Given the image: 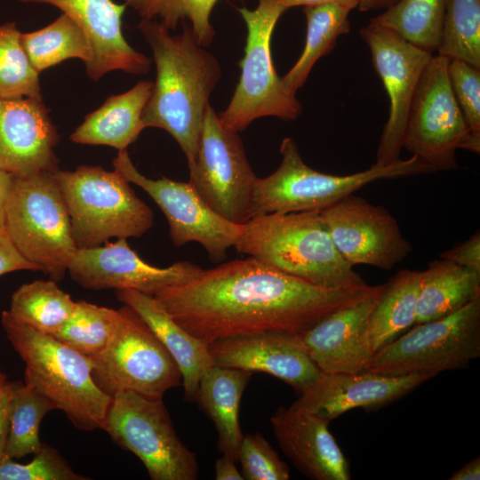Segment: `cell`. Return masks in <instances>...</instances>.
<instances>
[{"mask_svg": "<svg viewBox=\"0 0 480 480\" xmlns=\"http://www.w3.org/2000/svg\"><path fill=\"white\" fill-rule=\"evenodd\" d=\"M375 286H317L248 257L204 269L154 297L188 332L210 344L262 332L300 334Z\"/></svg>", "mask_w": 480, "mask_h": 480, "instance_id": "cell-1", "label": "cell"}, {"mask_svg": "<svg viewBox=\"0 0 480 480\" xmlns=\"http://www.w3.org/2000/svg\"><path fill=\"white\" fill-rule=\"evenodd\" d=\"M138 28L152 50L156 68L142 113L143 125L169 132L189 167L196 158L210 97L221 76L220 61L198 43L187 24L178 35L156 20L141 19Z\"/></svg>", "mask_w": 480, "mask_h": 480, "instance_id": "cell-2", "label": "cell"}, {"mask_svg": "<svg viewBox=\"0 0 480 480\" xmlns=\"http://www.w3.org/2000/svg\"><path fill=\"white\" fill-rule=\"evenodd\" d=\"M234 247L317 286L366 284L338 252L320 210L252 217L242 225Z\"/></svg>", "mask_w": 480, "mask_h": 480, "instance_id": "cell-3", "label": "cell"}, {"mask_svg": "<svg viewBox=\"0 0 480 480\" xmlns=\"http://www.w3.org/2000/svg\"><path fill=\"white\" fill-rule=\"evenodd\" d=\"M5 334L25 363L24 382L51 400L82 430L103 428L112 397L92 376L89 356L2 312Z\"/></svg>", "mask_w": 480, "mask_h": 480, "instance_id": "cell-4", "label": "cell"}, {"mask_svg": "<svg viewBox=\"0 0 480 480\" xmlns=\"http://www.w3.org/2000/svg\"><path fill=\"white\" fill-rule=\"evenodd\" d=\"M53 176L77 248L96 247L113 237H140L153 226L152 210L118 171L81 165L75 171L58 169Z\"/></svg>", "mask_w": 480, "mask_h": 480, "instance_id": "cell-5", "label": "cell"}, {"mask_svg": "<svg viewBox=\"0 0 480 480\" xmlns=\"http://www.w3.org/2000/svg\"><path fill=\"white\" fill-rule=\"evenodd\" d=\"M282 160L278 168L265 178L256 179L251 218L268 213L322 210L359 188L379 180L428 173L436 170L412 155L386 166L370 168L348 175L324 173L303 161L292 138L280 145Z\"/></svg>", "mask_w": 480, "mask_h": 480, "instance_id": "cell-6", "label": "cell"}, {"mask_svg": "<svg viewBox=\"0 0 480 480\" xmlns=\"http://www.w3.org/2000/svg\"><path fill=\"white\" fill-rule=\"evenodd\" d=\"M4 231L18 252L40 271L56 282L63 278L77 247L53 172L14 176Z\"/></svg>", "mask_w": 480, "mask_h": 480, "instance_id": "cell-7", "label": "cell"}, {"mask_svg": "<svg viewBox=\"0 0 480 480\" xmlns=\"http://www.w3.org/2000/svg\"><path fill=\"white\" fill-rule=\"evenodd\" d=\"M238 12L245 22L246 42L239 81L228 107L218 114L222 125L238 133L260 117L297 119L302 106L296 94L285 89L271 54L272 35L285 10L259 1L254 10Z\"/></svg>", "mask_w": 480, "mask_h": 480, "instance_id": "cell-8", "label": "cell"}, {"mask_svg": "<svg viewBox=\"0 0 480 480\" xmlns=\"http://www.w3.org/2000/svg\"><path fill=\"white\" fill-rule=\"evenodd\" d=\"M480 356V298L444 317L415 324L377 350L364 371L400 376L463 369Z\"/></svg>", "mask_w": 480, "mask_h": 480, "instance_id": "cell-9", "label": "cell"}, {"mask_svg": "<svg viewBox=\"0 0 480 480\" xmlns=\"http://www.w3.org/2000/svg\"><path fill=\"white\" fill-rule=\"evenodd\" d=\"M119 310L117 326L107 346L91 356L92 376L112 397L131 391L148 399H162L181 384L180 371L145 321L129 306Z\"/></svg>", "mask_w": 480, "mask_h": 480, "instance_id": "cell-10", "label": "cell"}, {"mask_svg": "<svg viewBox=\"0 0 480 480\" xmlns=\"http://www.w3.org/2000/svg\"><path fill=\"white\" fill-rule=\"evenodd\" d=\"M102 429L140 460L152 480L198 478L196 456L178 436L162 399L131 391L116 393Z\"/></svg>", "mask_w": 480, "mask_h": 480, "instance_id": "cell-11", "label": "cell"}, {"mask_svg": "<svg viewBox=\"0 0 480 480\" xmlns=\"http://www.w3.org/2000/svg\"><path fill=\"white\" fill-rule=\"evenodd\" d=\"M188 169V182L216 213L237 225L251 219L257 176L238 133L222 125L211 105L203 121L196 158Z\"/></svg>", "mask_w": 480, "mask_h": 480, "instance_id": "cell-12", "label": "cell"}, {"mask_svg": "<svg viewBox=\"0 0 480 480\" xmlns=\"http://www.w3.org/2000/svg\"><path fill=\"white\" fill-rule=\"evenodd\" d=\"M449 60L434 55L424 68L409 109L403 148L436 171L458 167L456 151L466 148L468 130L453 95Z\"/></svg>", "mask_w": 480, "mask_h": 480, "instance_id": "cell-13", "label": "cell"}, {"mask_svg": "<svg viewBox=\"0 0 480 480\" xmlns=\"http://www.w3.org/2000/svg\"><path fill=\"white\" fill-rule=\"evenodd\" d=\"M113 165L130 183L141 188L157 204L166 217L170 237L176 247L196 242L213 261L225 259L228 250L237 241L242 225L216 213L189 182L165 177L147 178L134 166L127 150L118 151Z\"/></svg>", "mask_w": 480, "mask_h": 480, "instance_id": "cell-14", "label": "cell"}, {"mask_svg": "<svg viewBox=\"0 0 480 480\" xmlns=\"http://www.w3.org/2000/svg\"><path fill=\"white\" fill-rule=\"evenodd\" d=\"M372 64L389 99L388 118L376 152L375 166L400 160L411 103L433 53L421 50L393 30L369 23L360 29Z\"/></svg>", "mask_w": 480, "mask_h": 480, "instance_id": "cell-15", "label": "cell"}, {"mask_svg": "<svg viewBox=\"0 0 480 480\" xmlns=\"http://www.w3.org/2000/svg\"><path fill=\"white\" fill-rule=\"evenodd\" d=\"M320 213L335 247L352 267L390 270L412 251L390 212L363 197L348 195Z\"/></svg>", "mask_w": 480, "mask_h": 480, "instance_id": "cell-16", "label": "cell"}, {"mask_svg": "<svg viewBox=\"0 0 480 480\" xmlns=\"http://www.w3.org/2000/svg\"><path fill=\"white\" fill-rule=\"evenodd\" d=\"M203 270L189 261H178L166 268L152 266L130 247L126 238L77 248L68 267L71 278L84 288L134 290L150 296L186 284Z\"/></svg>", "mask_w": 480, "mask_h": 480, "instance_id": "cell-17", "label": "cell"}, {"mask_svg": "<svg viewBox=\"0 0 480 480\" xmlns=\"http://www.w3.org/2000/svg\"><path fill=\"white\" fill-rule=\"evenodd\" d=\"M431 374L388 376L359 372H320L292 405L331 421L345 412L362 408L378 410L408 395Z\"/></svg>", "mask_w": 480, "mask_h": 480, "instance_id": "cell-18", "label": "cell"}, {"mask_svg": "<svg viewBox=\"0 0 480 480\" xmlns=\"http://www.w3.org/2000/svg\"><path fill=\"white\" fill-rule=\"evenodd\" d=\"M384 284H378L363 299L336 310L308 330L294 335L296 343L322 372H359L372 356L367 323Z\"/></svg>", "mask_w": 480, "mask_h": 480, "instance_id": "cell-19", "label": "cell"}, {"mask_svg": "<svg viewBox=\"0 0 480 480\" xmlns=\"http://www.w3.org/2000/svg\"><path fill=\"white\" fill-rule=\"evenodd\" d=\"M25 4H48L59 8L84 33L91 48L86 73L93 81L110 71L122 70L132 75L147 73L151 60L135 51L122 32L125 4L113 0H18Z\"/></svg>", "mask_w": 480, "mask_h": 480, "instance_id": "cell-20", "label": "cell"}, {"mask_svg": "<svg viewBox=\"0 0 480 480\" xmlns=\"http://www.w3.org/2000/svg\"><path fill=\"white\" fill-rule=\"evenodd\" d=\"M59 134L42 100L0 98V169L28 176L59 169Z\"/></svg>", "mask_w": 480, "mask_h": 480, "instance_id": "cell-21", "label": "cell"}, {"mask_svg": "<svg viewBox=\"0 0 480 480\" xmlns=\"http://www.w3.org/2000/svg\"><path fill=\"white\" fill-rule=\"evenodd\" d=\"M215 365L268 373L300 394L321 372L294 335L262 332L208 344Z\"/></svg>", "mask_w": 480, "mask_h": 480, "instance_id": "cell-22", "label": "cell"}, {"mask_svg": "<svg viewBox=\"0 0 480 480\" xmlns=\"http://www.w3.org/2000/svg\"><path fill=\"white\" fill-rule=\"evenodd\" d=\"M270 423L281 450L307 477L351 478L349 462L330 432L329 421L291 404L279 407Z\"/></svg>", "mask_w": 480, "mask_h": 480, "instance_id": "cell-23", "label": "cell"}, {"mask_svg": "<svg viewBox=\"0 0 480 480\" xmlns=\"http://www.w3.org/2000/svg\"><path fill=\"white\" fill-rule=\"evenodd\" d=\"M116 294L145 321L170 353L181 373L184 397L194 401L202 376L214 365L208 344L175 322L154 296L134 290H116Z\"/></svg>", "mask_w": 480, "mask_h": 480, "instance_id": "cell-24", "label": "cell"}, {"mask_svg": "<svg viewBox=\"0 0 480 480\" xmlns=\"http://www.w3.org/2000/svg\"><path fill=\"white\" fill-rule=\"evenodd\" d=\"M152 88V82L140 81L129 91L108 97L85 116L70 140L77 144L105 145L118 151L126 150L145 129L142 113Z\"/></svg>", "mask_w": 480, "mask_h": 480, "instance_id": "cell-25", "label": "cell"}, {"mask_svg": "<svg viewBox=\"0 0 480 480\" xmlns=\"http://www.w3.org/2000/svg\"><path fill=\"white\" fill-rule=\"evenodd\" d=\"M252 372L212 365L202 376L194 401L212 420L218 433V450L237 460L243 433L239 409Z\"/></svg>", "mask_w": 480, "mask_h": 480, "instance_id": "cell-26", "label": "cell"}, {"mask_svg": "<svg viewBox=\"0 0 480 480\" xmlns=\"http://www.w3.org/2000/svg\"><path fill=\"white\" fill-rule=\"evenodd\" d=\"M415 324L449 316L480 298V274L444 259L421 271Z\"/></svg>", "mask_w": 480, "mask_h": 480, "instance_id": "cell-27", "label": "cell"}, {"mask_svg": "<svg viewBox=\"0 0 480 480\" xmlns=\"http://www.w3.org/2000/svg\"><path fill=\"white\" fill-rule=\"evenodd\" d=\"M420 277V272L405 269L386 284L367 323L372 355L414 325Z\"/></svg>", "mask_w": 480, "mask_h": 480, "instance_id": "cell-28", "label": "cell"}, {"mask_svg": "<svg viewBox=\"0 0 480 480\" xmlns=\"http://www.w3.org/2000/svg\"><path fill=\"white\" fill-rule=\"evenodd\" d=\"M351 11L336 4L304 7L307 20L304 48L295 64L281 78L289 92L296 94L317 60L335 47L339 36L349 32Z\"/></svg>", "mask_w": 480, "mask_h": 480, "instance_id": "cell-29", "label": "cell"}, {"mask_svg": "<svg viewBox=\"0 0 480 480\" xmlns=\"http://www.w3.org/2000/svg\"><path fill=\"white\" fill-rule=\"evenodd\" d=\"M75 306L76 301L56 281L36 280L12 293L8 312L16 320L52 335L68 320Z\"/></svg>", "mask_w": 480, "mask_h": 480, "instance_id": "cell-30", "label": "cell"}, {"mask_svg": "<svg viewBox=\"0 0 480 480\" xmlns=\"http://www.w3.org/2000/svg\"><path fill=\"white\" fill-rule=\"evenodd\" d=\"M447 0H398L371 19V24L389 28L428 52H436Z\"/></svg>", "mask_w": 480, "mask_h": 480, "instance_id": "cell-31", "label": "cell"}, {"mask_svg": "<svg viewBox=\"0 0 480 480\" xmlns=\"http://www.w3.org/2000/svg\"><path fill=\"white\" fill-rule=\"evenodd\" d=\"M20 39L38 73L68 59L77 58L84 64L91 59V48L84 33L64 13L41 29L21 33Z\"/></svg>", "mask_w": 480, "mask_h": 480, "instance_id": "cell-32", "label": "cell"}, {"mask_svg": "<svg viewBox=\"0 0 480 480\" xmlns=\"http://www.w3.org/2000/svg\"><path fill=\"white\" fill-rule=\"evenodd\" d=\"M11 386L10 428L4 458L20 459L40 450L43 444L39 438L41 421L56 407L25 382L12 381Z\"/></svg>", "mask_w": 480, "mask_h": 480, "instance_id": "cell-33", "label": "cell"}, {"mask_svg": "<svg viewBox=\"0 0 480 480\" xmlns=\"http://www.w3.org/2000/svg\"><path fill=\"white\" fill-rule=\"evenodd\" d=\"M480 68V0H447L436 50Z\"/></svg>", "mask_w": 480, "mask_h": 480, "instance_id": "cell-34", "label": "cell"}, {"mask_svg": "<svg viewBox=\"0 0 480 480\" xmlns=\"http://www.w3.org/2000/svg\"><path fill=\"white\" fill-rule=\"evenodd\" d=\"M119 316V310L79 300L68 320L52 336L91 357L107 346Z\"/></svg>", "mask_w": 480, "mask_h": 480, "instance_id": "cell-35", "label": "cell"}, {"mask_svg": "<svg viewBox=\"0 0 480 480\" xmlns=\"http://www.w3.org/2000/svg\"><path fill=\"white\" fill-rule=\"evenodd\" d=\"M14 22L0 25V98L42 100L39 73L32 66Z\"/></svg>", "mask_w": 480, "mask_h": 480, "instance_id": "cell-36", "label": "cell"}, {"mask_svg": "<svg viewBox=\"0 0 480 480\" xmlns=\"http://www.w3.org/2000/svg\"><path fill=\"white\" fill-rule=\"evenodd\" d=\"M219 0H124L145 20H160L165 28L175 29L180 22L188 20L198 43L209 46L215 30L211 14Z\"/></svg>", "mask_w": 480, "mask_h": 480, "instance_id": "cell-37", "label": "cell"}, {"mask_svg": "<svg viewBox=\"0 0 480 480\" xmlns=\"http://www.w3.org/2000/svg\"><path fill=\"white\" fill-rule=\"evenodd\" d=\"M448 76L469 133L465 149L479 154L480 68L462 60H449Z\"/></svg>", "mask_w": 480, "mask_h": 480, "instance_id": "cell-38", "label": "cell"}, {"mask_svg": "<svg viewBox=\"0 0 480 480\" xmlns=\"http://www.w3.org/2000/svg\"><path fill=\"white\" fill-rule=\"evenodd\" d=\"M88 477L73 470L53 447L42 444L34 459L20 464L13 459L0 461V480H85Z\"/></svg>", "mask_w": 480, "mask_h": 480, "instance_id": "cell-39", "label": "cell"}, {"mask_svg": "<svg viewBox=\"0 0 480 480\" xmlns=\"http://www.w3.org/2000/svg\"><path fill=\"white\" fill-rule=\"evenodd\" d=\"M237 460L240 461L244 479L287 480L290 469L276 451L260 433L243 436Z\"/></svg>", "mask_w": 480, "mask_h": 480, "instance_id": "cell-40", "label": "cell"}, {"mask_svg": "<svg viewBox=\"0 0 480 480\" xmlns=\"http://www.w3.org/2000/svg\"><path fill=\"white\" fill-rule=\"evenodd\" d=\"M442 259L480 274V233L477 230L468 240L440 254Z\"/></svg>", "mask_w": 480, "mask_h": 480, "instance_id": "cell-41", "label": "cell"}, {"mask_svg": "<svg viewBox=\"0 0 480 480\" xmlns=\"http://www.w3.org/2000/svg\"><path fill=\"white\" fill-rule=\"evenodd\" d=\"M18 270H39L14 247L5 231H0V276Z\"/></svg>", "mask_w": 480, "mask_h": 480, "instance_id": "cell-42", "label": "cell"}, {"mask_svg": "<svg viewBox=\"0 0 480 480\" xmlns=\"http://www.w3.org/2000/svg\"><path fill=\"white\" fill-rule=\"evenodd\" d=\"M12 386L5 374L0 372V461L4 458V452L10 428Z\"/></svg>", "mask_w": 480, "mask_h": 480, "instance_id": "cell-43", "label": "cell"}, {"mask_svg": "<svg viewBox=\"0 0 480 480\" xmlns=\"http://www.w3.org/2000/svg\"><path fill=\"white\" fill-rule=\"evenodd\" d=\"M282 7L285 11L294 6H315L325 4H336L353 10L358 7L360 0H259Z\"/></svg>", "mask_w": 480, "mask_h": 480, "instance_id": "cell-44", "label": "cell"}, {"mask_svg": "<svg viewBox=\"0 0 480 480\" xmlns=\"http://www.w3.org/2000/svg\"><path fill=\"white\" fill-rule=\"evenodd\" d=\"M215 479L217 480H243L244 476L236 466L232 458L221 455L215 462Z\"/></svg>", "mask_w": 480, "mask_h": 480, "instance_id": "cell-45", "label": "cell"}, {"mask_svg": "<svg viewBox=\"0 0 480 480\" xmlns=\"http://www.w3.org/2000/svg\"><path fill=\"white\" fill-rule=\"evenodd\" d=\"M14 175L0 169V231L4 230L5 208Z\"/></svg>", "mask_w": 480, "mask_h": 480, "instance_id": "cell-46", "label": "cell"}, {"mask_svg": "<svg viewBox=\"0 0 480 480\" xmlns=\"http://www.w3.org/2000/svg\"><path fill=\"white\" fill-rule=\"evenodd\" d=\"M450 480H478L480 479V458L476 457L454 472Z\"/></svg>", "mask_w": 480, "mask_h": 480, "instance_id": "cell-47", "label": "cell"}, {"mask_svg": "<svg viewBox=\"0 0 480 480\" xmlns=\"http://www.w3.org/2000/svg\"><path fill=\"white\" fill-rule=\"evenodd\" d=\"M398 0H360L358 10L368 12L372 10L387 9L396 4Z\"/></svg>", "mask_w": 480, "mask_h": 480, "instance_id": "cell-48", "label": "cell"}]
</instances>
